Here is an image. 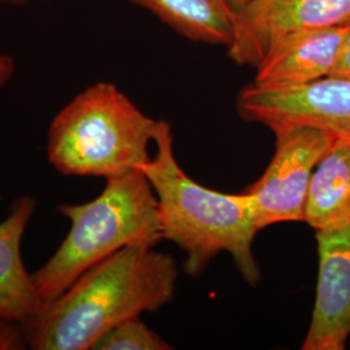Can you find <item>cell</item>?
I'll return each mask as SVG.
<instances>
[{"label":"cell","instance_id":"obj_1","mask_svg":"<svg viewBox=\"0 0 350 350\" xmlns=\"http://www.w3.org/2000/svg\"><path fill=\"white\" fill-rule=\"evenodd\" d=\"M174 258L148 244H131L94 265L57 299L23 325L34 350H88L122 322L154 313L174 299Z\"/></svg>","mask_w":350,"mask_h":350},{"label":"cell","instance_id":"obj_2","mask_svg":"<svg viewBox=\"0 0 350 350\" xmlns=\"http://www.w3.org/2000/svg\"><path fill=\"white\" fill-rule=\"evenodd\" d=\"M156 153L140 166L157 199L163 238L185 252L183 269L199 276L215 256H231L240 275L256 286L261 270L253 253L260 231L250 196L204 187L176 161L172 126L160 121L153 140Z\"/></svg>","mask_w":350,"mask_h":350},{"label":"cell","instance_id":"obj_3","mask_svg":"<svg viewBox=\"0 0 350 350\" xmlns=\"http://www.w3.org/2000/svg\"><path fill=\"white\" fill-rule=\"evenodd\" d=\"M59 212L69 221V231L50 260L31 273L44 304L117 250L131 244L156 247L163 239L156 195L140 170L107 179L99 196L62 204Z\"/></svg>","mask_w":350,"mask_h":350},{"label":"cell","instance_id":"obj_4","mask_svg":"<svg viewBox=\"0 0 350 350\" xmlns=\"http://www.w3.org/2000/svg\"><path fill=\"white\" fill-rule=\"evenodd\" d=\"M160 121L142 112L116 85L94 83L51 121L49 163L66 176L105 180L139 170L150 159Z\"/></svg>","mask_w":350,"mask_h":350},{"label":"cell","instance_id":"obj_5","mask_svg":"<svg viewBox=\"0 0 350 350\" xmlns=\"http://www.w3.org/2000/svg\"><path fill=\"white\" fill-rule=\"evenodd\" d=\"M275 153L262 176L243 192L250 196L260 231L282 222H304L314 170L335 137L319 127L278 124Z\"/></svg>","mask_w":350,"mask_h":350},{"label":"cell","instance_id":"obj_6","mask_svg":"<svg viewBox=\"0 0 350 350\" xmlns=\"http://www.w3.org/2000/svg\"><path fill=\"white\" fill-rule=\"evenodd\" d=\"M348 20L350 0H250L237 12L228 57L241 66L257 68L288 39Z\"/></svg>","mask_w":350,"mask_h":350},{"label":"cell","instance_id":"obj_7","mask_svg":"<svg viewBox=\"0 0 350 350\" xmlns=\"http://www.w3.org/2000/svg\"><path fill=\"white\" fill-rule=\"evenodd\" d=\"M241 118L262 125L302 124L350 140V77L328 75L295 88L250 83L238 98Z\"/></svg>","mask_w":350,"mask_h":350},{"label":"cell","instance_id":"obj_8","mask_svg":"<svg viewBox=\"0 0 350 350\" xmlns=\"http://www.w3.org/2000/svg\"><path fill=\"white\" fill-rule=\"evenodd\" d=\"M318 283L302 350H344L350 338V224L317 231Z\"/></svg>","mask_w":350,"mask_h":350},{"label":"cell","instance_id":"obj_9","mask_svg":"<svg viewBox=\"0 0 350 350\" xmlns=\"http://www.w3.org/2000/svg\"><path fill=\"white\" fill-rule=\"evenodd\" d=\"M350 20L291 38L270 51L256 68L260 88H295L332 75Z\"/></svg>","mask_w":350,"mask_h":350},{"label":"cell","instance_id":"obj_10","mask_svg":"<svg viewBox=\"0 0 350 350\" xmlns=\"http://www.w3.org/2000/svg\"><path fill=\"white\" fill-rule=\"evenodd\" d=\"M37 206L33 196H21L0 222V319L18 325L31 322L44 306L23 258V239Z\"/></svg>","mask_w":350,"mask_h":350},{"label":"cell","instance_id":"obj_11","mask_svg":"<svg viewBox=\"0 0 350 350\" xmlns=\"http://www.w3.org/2000/svg\"><path fill=\"white\" fill-rule=\"evenodd\" d=\"M304 222L317 231L350 224V140L335 138L314 170Z\"/></svg>","mask_w":350,"mask_h":350},{"label":"cell","instance_id":"obj_12","mask_svg":"<svg viewBox=\"0 0 350 350\" xmlns=\"http://www.w3.org/2000/svg\"><path fill=\"white\" fill-rule=\"evenodd\" d=\"M195 42L228 47L237 12L230 0H130Z\"/></svg>","mask_w":350,"mask_h":350},{"label":"cell","instance_id":"obj_13","mask_svg":"<svg viewBox=\"0 0 350 350\" xmlns=\"http://www.w3.org/2000/svg\"><path fill=\"white\" fill-rule=\"evenodd\" d=\"M169 349H173V347L144 325L140 317L113 327L92 345V350Z\"/></svg>","mask_w":350,"mask_h":350},{"label":"cell","instance_id":"obj_14","mask_svg":"<svg viewBox=\"0 0 350 350\" xmlns=\"http://www.w3.org/2000/svg\"><path fill=\"white\" fill-rule=\"evenodd\" d=\"M331 75L350 77V23L347 36L344 38V43H342V49H341L338 64Z\"/></svg>","mask_w":350,"mask_h":350},{"label":"cell","instance_id":"obj_15","mask_svg":"<svg viewBox=\"0 0 350 350\" xmlns=\"http://www.w3.org/2000/svg\"><path fill=\"white\" fill-rule=\"evenodd\" d=\"M16 75V62L12 55L0 52V91L5 88Z\"/></svg>","mask_w":350,"mask_h":350},{"label":"cell","instance_id":"obj_16","mask_svg":"<svg viewBox=\"0 0 350 350\" xmlns=\"http://www.w3.org/2000/svg\"><path fill=\"white\" fill-rule=\"evenodd\" d=\"M250 0H230L232 8L235 10V12H238L239 10H241L245 4H248Z\"/></svg>","mask_w":350,"mask_h":350},{"label":"cell","instance_id":"obj_17","mask_svg":"<svg viewBox=\"0 0 350 350\" xmlns=\"http://www.w3.org/2000/svg\"><path fill=\"white\" fill-rule=\"evenodd\" d=\"M24 0H0V8L1 7H8V5H14V4H20Z\"/></svg>","mask_w":350,"mask_h":350}]
</instances>
